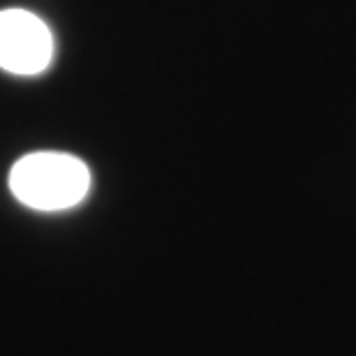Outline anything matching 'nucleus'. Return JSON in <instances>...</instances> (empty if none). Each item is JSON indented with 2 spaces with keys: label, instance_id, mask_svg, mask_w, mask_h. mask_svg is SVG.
<instances>
[{
  "label": "nucleus",
  "instance_id": "nucleus-1",
  "mask_svg": "<svg viewBox=\"0 0 356 356\" xmlns=\"http://www.w3.org/2000/svg\"><path fill=\"white\" fill-rule=\"evenodd\" d=\"M10 190L35 211H67L81 204L90 190V172L70 153L40 151L24 155L10 172Z\"/></svg>",
  "mask_w": 356,
  "mask_h": 356
},
{
  "label": "nucleus",
  "instance_id": "nucleus-2",
  "mask_svg": "<svg viewBox=\"0 0 356 356\" xmlns=\"http://www.w3.org/2000/svg\"><path fill=\"white\" fill-rule=\"evenodd\" d=\"M54 60V35L38 14L0 12V67L10 74H42Z\"/></svg>",
  "mask_w": 356,
  "mask_h": 356
}]
</instances>
